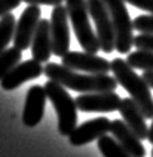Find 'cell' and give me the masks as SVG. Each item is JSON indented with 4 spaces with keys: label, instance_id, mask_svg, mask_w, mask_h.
Wrapping results in <instances>:
<instances>
[{
    "label": "cell",
    "instance_id": "cell-27",
    "mask_svg": "<svg viewBox=\"0 0 153 157\" xmlns=\"http://www.w3.org/2000/svg\"><path fill=\"white\" fill-rule=\"evenodd\" d=\"M153 120V118H152ZM149 140V143L151 144H153V122H152V125H151V127H148V138H147Z\"/></svg>",
    "mask_w": 153,
    "mask_h": 157
},
{
    "label": "cell",
    "instance_id": "cell-23",
    "mask_svg": "<svg viewBox=\"0 0 153 157\" xmlns=\"http://www.w3.org/2000/svg\"><path fill=\"white\" fill-rule=\"evenodd\" d=\"M22 0H0V17L10 13L13 9L18 8Z\"/></svg>",
    "mask_w": 153,
    "mask_h": 157
},
{
    "label": "cell",
    "instance_id": "cell-2",
    "mask_svg": "<svg viewBox=\"0 0 153 157\" xmlns=\"http://www.w3.org/2000/svg\"><path fill=\"white\" fill-rule=\"evenodd\" d=\"M110 71L116 78L117 83L122 86L138 105L145 120L153 118V98L149 86L139 74H136L126 60L116 57L110 63Z\"/></svg>",
    "mask_w": 153,
    "mask_h": 157
},
{
    "label": "cell",
    "instance_id": "cell-25",
    "mask_svg": "<svg viewBox=\"0 0 153 157\" xmlns=\"http://www.w3.org/2000/svg\"><path fill=\"white\" fill-rule=\"evenodd\" d=\"M22 2L29 5H52V7H56V5H61L65 0H22Z\"/></svg>",
    "mask_w": 153,
    "mask_h": 157
},
{
    "label": "cell",
    "instance_id": "cell-6",
    "mask_svg": "<svg viewBox=\"0 0 153 157\" xmlns=\"http://www.w3.org/2000/svg\"><path fill=\"white\" fill-rule=\"evenodd\" d=\"M86 2L90 16L96 26V35L100 43V49L104 53H112L116 49V36L109 12L103 0H86Z\"/></svg>",
    "mask_w": 153,
    "mask_h": 157
},
{
    "label": "cell",
    "instance_id": "cell-10",
    "mask_svg": "<svg viewBox=\"0 0 153 157\" xmlns=\"http://www.w3.org/2000/svg\"><path fill=\"white\" fill-rule=\"evenodd\" d=\"M120 95L114 91L91 92L79 95L75 99L77 108L87 113H110L116 112L121 104Z\"/></svg>",
    "mask_w": 153,
    "mask_h": 157
},
{
    "label": "cell",
    "instance_id": "cell-26",
    "mask_svg": "<svg viewBox=\"0 0 153 157\" xmlns=\"http://www.w3.org/2000/svg\"><path fill=\"white\" fill-rule=\"evenodd\" d=\"M141 78L145 81V83L151 88H153V71H143V75H141Z\"/></svg>",
    "mask_w": 153,
    "mask_h": 157
},
{
    "label": "cell",
    "instance_id": "cell-24",
    "mask_svg": "<svg viewBox=\"0 0 153 157\" xmlns=\"http://www.w3.org/2000/svg\"><path fill=\"white\" fill-rule=\"evenodd\" d=\"M124 3L131 4L132 7H136L144 12H149L153 14V0H123Z\"/></svg>",
    "mask_w": 153,
    "mask_h": 157
},
{
    "label": "cell",
    "instance_id": "cell-12",
    "mask_svg": "<svg viewBox=\"0 0 153 157\" xmlns=\"http://www.w3.org/2000/svg\"><path fill=\"white\" fill-rule=\"evenodd\" d=\"M47 94L43 86L34 85L26 94V100L22 112V122L27 127H35L39 125L44 116Z\"/></svg>",
    "mask_w": 153,
    "mask_h": 157
},
{
    "label": "cell",
    "instance_id": "cell-11",
    "mask_svg": "<svg viewBox=\"0 0 153 157\" xmlns=\"http://www.w3.org/2000/svg\"><path fill=\"white\" fill-rule=\"evenodd\" d=\"M110 123L112 122L106 117H98V118L86 121L71 131L69 135V142L74 147L86 145L106 135L110 131Z\"/></svg>",
    "mask_w": 153,
    "mask_h": 157
},
{
    "label": "cell",
    "instance_id": "cell-4",
    "mask_svg": "<svg viewBox=\"0 0 153 157\" xmlns=\"http://www.w3.org/2000/svg\"><path fill=\"white\" fill-rule=\"evenodd\" d=\"M47 98L51 100L59 118V132L62 136H69L71 131L77 127L78 114L75 99L70 96L65 87L59 85L57 82L49 81L44 83Z\"/></svg>",
    "mask_w": 153,
    "mask_h": 157
},
{
    "label": "cell",
    "instance_id": "cell-7",
    "mask_svg": "<svg viewBox=\"0 0 153 157\" xmlns=\"http://www.w3.org/2000/svg\"><path fill=\"white\" fill-rule=\"evenodd\" d=\"M51 39H52V53L57 57H62L69 52L70 48V29L69 16L66 7L56 5L51 13Z\"/></svg>",
    "mask_w": 153,
    "mask_h": 157
},
{
    "label": "cell",
    "instance_id": "cell-16",
    "mask_svg": "<svg viewBox=\"0 0 153 157\" xmlns=\"http://www.w3.org/2000/svg\"><path fill=\"white\" fill-rule=\"evenodd\" d=\"M31 55L33 59L40 64L48 63L52 56V39H51V25L49 21L43 18L39 21L38 27L34 33L31 40Z\"/></svg>",
    "mask_w": 153,
    "mask_h": 157
},
{
    "label": "cell",
    "instance_id": "cell-8",
    "mask_svg": "<svg viewBox=\"0 0 153 157\" xmlns=\"http://www.w3.org/2000/svg\"><path fill=\"white\" fill-rule=\"evenodd\" d=\"M61 64L87 74H109L110 71V63L106 59L88 52L69 51L61 57Z\"/></svg>",
    "mask_w": 153,
    "mask_h": 157
},
{
    "label": "cell",
    "instance_id": "cell-15",
    "mask_svg": "<svg viewBox=\"0 0 153 157\" xmlns=\"http://www.w3.org/2000/svg\"><path fill=\"white\" fill-rule=\"evenodd\" d=\"M118 112L122 116L124 123L131 128L132 132L140 140L148 138V126L145 122V117L141 113V110L138 108V105L134 103L131 98H124L121 100Z\"/></svg>",
    "mask_w": 153,
    "mask_h": 157
},
{
    "label": "cell",
    "instance_id": "cell-28",
    "mask_svg": "<svg viewBox=\"0 0 153 157\" xmlns=\"http://www.w3.org/2000/svg\"><path fill=\"white\" fill-rule=\"evenodd\" d=\"M152 157H153V148H152Z\"/></svg>",
    "mask_w": 153,
    "mask_h": 157
},
{
    "label": "cell",
    "instance_id": "cell-3",
    "mask_svg": "<svg viewBox=\"0 0 153 157\" xmlns=\"http://www.w3.org/2000/svg\"><path fill=\"white\" fill-rule=\"evenodd\" d=\"M67 16L75 33L77 40L84 52L98 53L100 51V43L96 33L91 26L90 12L86 0H65Z\"/></svg>",
    "mask_w": 153,
    "mask_h": 157
},
{
    "label": "cell",
    "instance_id": "cell-21",
    "mask_svg": "<svg viewBox=\"0 0 153 157\" xmlns=\"http://www.w3.org/2000/svg\"><path fill=\"white\" fill-rule=\"evenodd\" d=\"M134 30L139 33H153V14L138 16L132 21Z\"/></svg>",
    "mask_w": 153,
    "mask_h": 157
},
{
    "label": "cell",
    "instance_id": "cell-5",
    "mask_svg": "<svg viewBox=\"0 0 153 157\" xmlns=\"http://www.w3.org/2000/svg\"><path fill=\"white\" fill-rule=\"evenodd\" d=\"M109 12L116 36V51L128 53L134 46V24L123 0H103Z\"/></svg>",
    "mask_w": 153,
    "mask_h": 157
},
{
    "label": "cell",
    "instance_id": "cell-18",
    "mask_svg": "<svg viewBox=\"0 0 153 157\" xmlns=\"http://www.w3.org/2000/svg\"><path fill=\"white\" fill-rule=\"evenodd\" d=\"M127 64L134 69H141L144 71H153V52L138 49L134 52H128Z\"/></svg>",
    "mask_w": 153,
    "mask_h": 157
},
{
    "label": "cell",
    "instance_id": "cell-1",
    "mask_svg": "<svg viewBox=\"0 0 153 157\" xmlns=\"http://www.w3.org/2000/svg\"><path fill=\"white\" fill-rule=\"evenodd\" d=\"M43 74L49 81L57 82L62 87L81 94L116 91L118 83L109 74H81L77 70L66 68L62 64L48 63L44 66Z\"/></svg>",
    "mask_w": 153,
    "mask_h": 157
},
{
    "label": "cell",
    "instance_id": "cell-13",
    "mask_svg": "<svg viewBox=\"0 0 153 157\" xmlns=\"http://www.w3.org/2000/svg\"><path fill=\"white\" fill-rule=\"evenodd\" d=\"M44 71L43 65L36 60H26L24 63H18L0 82L5 91H12L24 85L25 82L39 78Z\"/></svg>",
    "mask_w": 153,
    "mask_h": 157
},
{
    "label": "cell",
    "instance_id": "cell-20",
    "mask_svg": "<svg viewBox=\"0 0 153 157\" xmlns=\"http://www.w3.org/2000/svg\"><path fill=\"white\" fill-rule=\"evenodd\" d=\"M98 148L104 157H132L116 142L114 138L108 135L98 139Z\"/></svg>",
    "mask_w": 153,
    "mask_h": 157
},
{
    "label": "cell",
    "instance_id": "cell-14",
    "mask_svg": "<svg viewBox=\"0 0 153 157\" xmlns=\"http://www.w3.org/2000/svg\"><path fill=\"white\" fill-rule=\"evenodd\" d=\"M112 136L116 139V142L132 157H145L147 152L141 140L132 132L123 120H114L110 123Z\"/></svg>",
    "mask_w": 153,
    "mask_h": 157
},
{
    "label": "cell",
    "instance_id": "cell-17",
    "mask_svg": "<svg viewBox=\"0 0 153 157\" xmlns=\"http://www.w3.org/2000/svg\"><path fill=\"white\" fill-rule=\"evenodd\" d=\"M16 30V18L12 13L0 17V53L5 51L8 44L13 40Z\"/></svg>",
    "mask_w": 153,
    "mask_h": 157
},
{
    "label": "cell",
    "instance_id": "cell-19",
    "mask_svg": "<svg viewBox=\"0 0 153 157\" xmlns=\"http://www.w3.org/2000/svg\"><path fill=\"white\" fill-rule=\"evenodd\" d=\"M21 59H22V51H20L16 47L7 48L5 51L0 53V81L20 63Z\"/></svg>",
    "mask_w": 153,
    "mask_h": 157
},
{
    "label": "cell",
    "instance_id": "cell-9",
    "mask_svg": "<svg viewBox=\"0 0 153 157\" xmlns=\"http://www.w3.org/2000/svg\"><path fill=\"white\" fill-rule=\"evenodd\" d=\"M42 10L39 5H29L16 22V30L13 36V47L20 51H26L31 46V40L38 24L40 21Z\"/></svg>",
    "mask_w": 153,
    "mask_h": 157
},
{
    "label": "cell",
    "instance_id": "cell-22",
    "mask_svg": "<svg viewBox=\"0 0 153 157\" xmlns=\"http://www.w3.org/2000/svg\"><path fill=\"white\" fill-rule=\"evenodd\" d=\"M134 46L138 49L153 52V33H140L134 36Z\"/></svg>",
    "mask_w": 153,
    "mask_h": 157
}]
</instances>
